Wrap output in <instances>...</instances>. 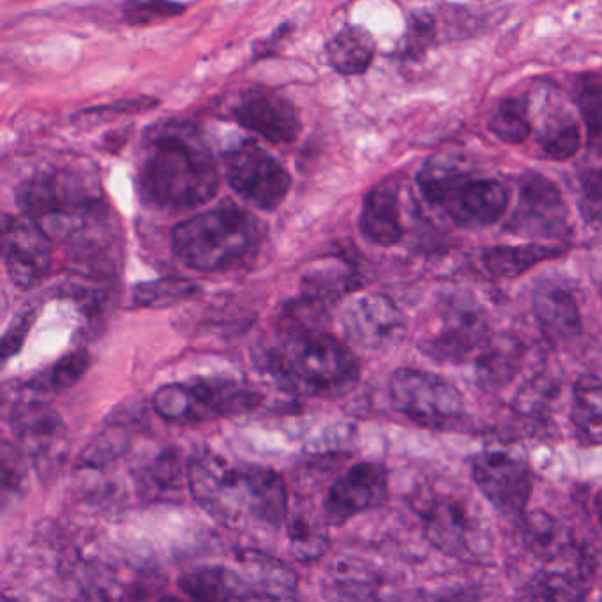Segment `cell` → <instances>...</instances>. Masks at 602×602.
Returning a JSON list of instances; mask_svg holds the SVG:
<instances>
[{
    "label": "cell",
    "mask_w": 602,
    "mask_h": 602,
    "mask_svg": "<svg viewBox=\"0 0 602 602\" xmlns=\"http://www.w3.org/2000/svg\"><path fill=\"white\" fill-rule=\"evenodd\" d=\"M186 482L195 502L224 527H280L288 513L285 481L269 468L201 451L187 462Z\"/></svg>",
    "instance_id": "obj_1"
},
{
    "label": "cell",
    "mask_w": 602,
    "mask_h": 602,
    "mask_svg": "<svg viewBox=\"0 0 602 602\" xmlns=\"http://www.w3.org/2000/svg\"><path fill=\"white\" fill-rule=\"evenodd\" d=\"M220 169L206 136L187 122L156 127L145 145L142 197L170 212L197 209L220 192Z\"/></svg>",
    "instance_id": "obj_2"
},
{
    "label": "cell",
    "mask_w": 602,
    "mask_h": 602,
    "mask_svg": "<svg viewBox=\"0 0 602 602\" xmlns=\"http://www.w3.org/2000/svg\"><path fill=\"white\" fill-rule=\"evenodd\" d=\"M20 209L53 241L71 244L76 255L110 248V221L98 181L73 169L39 172L19 189Z\"/></svg>",
    "instance_id": "obj_3"
},
{
    "label": "cell",
    "mask_w": 602,
    "mask_h": 602,
    "mask_svg": "<svg viewBox=\"0 0 602 602\" xmlns=\"http://www.w3.org/2000/svg\"><path fill=\"white\" fill-rule=\"evenodd\" d=\"M269 371L281 388L309 397H340L359 380V363L322 322L285 314L280 340L269 352Z\"/></svg>",
    "instance_id": "obj_4"
},
{
    "label": "cell",
    "mask_w": 602,
    "mask_h": 602,
    "mask_svg": "<svg viewBox=\"0 0 602 602\" xmlns=\"http://www.w3.org/2000/svg\"><path fill=\"white\" fill-rule=\"evenodd\" d=\"M258 237L257 220L248 210L221 206L177 224L172 248L184 266L212 274L246 262L257 249Z\"/></svg>",
    "instance_id": "obj_5"
},
{
    "label": "cell",
    "mask_w": 602,
    "mask_h": 602,
    "mask_svg": "<svg viewBox=\"0 0 602 602\" xmlns=\"http://www.w3.org/2000/svg\"><path fill=\"white\" fill-rule=\"evenodd\" d=\"M159 417L179 425L243 416L262 403V394L232 379H195L169 383L155 394Z\"/></svg>",
    "instance_id": "obj_6"
},
{
    "label": "cell",
    "mask_w": 602,
    "mask_h": 602,
    "mask_svg": "<svg viewBox=\"0 0 602 602\" xmlns=\"http://www.w3.org/2000/svg\"><path fill=\"white\" fill-rule=\"evenodd\" d=\"M389 396L402 416L428 430H454L465 417V400L458 389L444 377L425 369L394 371Z\"/></svg>",
    "instance_id": "obj_7"
},
{
    "label": "cell",
    "mask_w": 602,
    "mask_h": 602,
    "mask_svg": "<svg viewBox=\"0 0 602 602\" xmlns=\"http://www.w3.org/2000/svg\"><path fill=\"white\" fill-rule=\"evenodd\" d=\"M488 315L467 292L445 295L437 325L420 341V351L440 363H462L488 346Z\"/></svg>",
    "instance_id": "obj_8"
},
{
    "label": "cell",
    "mask_w": 602,
    "mask_h": 602,
    "mask_svg": "<svg viewBox=\"0 0 602 602\" xmlns=\"http://www.w3.org/2000/svg\"><path fill=\"white\" fill-rule=\"evenodd\" d=\"M224 169L232 189L258 209H278L292 187L285 167L257 142L244 140L224 152Z\"/></svg>",
    "instance_id": "obj_9"
},
{
    "label": "cell",
    "mask_w": 602,
    "mask_h": 602,
    "mask_svg": "<svg viewBox=\"0 0 602 602\" xmlns=\"http://www.w3.org/2000/svg\"><path fill=\"white\" fill-rule=\"evenodd\" d=\"M505 230L518 237L555 241L570 234L569 207L561 189L541 173H525L519 181L518 204Z\"/></svg>",
    "instance_id": "obj_10"
},
{
    "label": "cell",
    "mask_w": 602,
    "mask_h": 602,
    "mask_svg": "<svg viewBox=\"0 0 602 602\" xmlns=\"http://www.w3.org/2000/svg\"><path fill=\"white\" fill-rule=\"evenodd\" d=\"M53 238L33 218L5 214L2 220V257L14 285L33 290L52 271Z\"/></svg>",
    "instance_id": "obj_11"
},
{
    "label": "cell",
    "mask_w": 602,
    "mask_h": 602,
    "mask_svg": "<svg viewBox=\"0 0 602 602\" xmlns=\"http://www.w3.org/2000/svg\"><path fill=\"white\" fill-rule=\"evenodd\" d=\"M422 521L428 541L445 555L459 561L486 556L484 530L463 500L451 495L434 496L422 514Z\"/></svg>",
    "instance_id": "obj_12"
},
{
    "label": "cell",
    "mask_w": 602,
    "mask_h": 602,
    "mask_svg": "<svg viewBox=\"0 0 602 602\" xmlns=\"http://www.w3.org/2000/svg\"><path fill=\"white\" fill-rule=\"evenodd\" d=\"M341 325L348 341L363 351H391L406 336L405 315L380 294L359 295L346 304Z\"/></svg>",
    "instance_id": "obj_13"
},
{
    "label": "cell",
    "mask_w": 602,
    "mask_h": 602,
    "mask_svg": "<svg viewBox=\"0 0 602 602\" xmlns=\"http://www.w3.org/2000/svg\"><path fill=\"white\" fill-rule=\"evenodd\" d=\"M474 482L500 514L521 516L532 496L533 474L507 453H482L471 462Z\"/></svg>",
    "instance_id": "obj_14"
},
{
    "label": "cell",
    "mask_w": 602,
    "mask_h": 602,
    "mask_svg": "<svg viewBox=\"0 0 602 602\" xmlns=\"http://www.w3.org/2000/svg\"><path fill=\"white\" fill-rule=\"evenodd\" d=\"M232 113L241 126L275 145L294 144L303 127L294 105L266 87L244 90Z\"/></svg>",
    "instance_id": "obj_15"
},
{
    "label": "cell",
    "mask_w": 602,
    "mask_h": 602,
    "mask_svg": "<svg viewBox=\"0 0 602 602\" xmlns=\"http://www.w3.org/2000/svg\"><path fill=\"white\" fill-rule=\"evenodd\" d=\"M388 496V471L379 463H357L337 477L325 499L328 524L340 527L373 509Z\"/></svg>",
    "instance_id": "obj_16"
},
{
    "label": "cell",
    "mask_w": 602,
    "mask_h": 602,
    "mask_svg": "<svg viewBox=\"0 0 602 602\" xmlns=\"http://www.w3.org/2000/svg\"><path fill=\"white\" fill-rule=\"evenodd\" d=\"M509 200L505 184L493 179H471L465 173L440 209L463 229H484L504 218Z\"/></svg>",
    "instance_id": "obj_17"
},
{
    "label": "cell",
    "mask_w": 602,
    "mask_h": 602,
    "mask_svg": "<svg viewBox=\"0 0 602 602\" xmlns=\"http://www.w3.org/2000/svg\"><path fill=\"white\" fill-rule=\"evenodd\" d=\"M533 315L544 336L553 345H569L583 332L575 294L564 286L546 285L537 290Z\"/></svg>",
    "instance_id": "obj_18"
},
{
    "label": "cell",
    "mask_w": 602,
    "mask_h": 602,
    "mask_svg": "<svg viewBox=\"0 0 602 602\" xmlns=\"http://www.w3.org/2000/svg\"><path fill=\"white\" fill-rule=\"evenodd\" d=\"M359 226L369 243L382 248H391L402 241L405 226L396 184L385 181L366 195Z\"/></svg>",
    "instance_id": "obj_19"
},
{
    "label": "cell",
    "mask_w": 602,
    "mask_h": 602,
    "mask_svg": "<svg viewBox=\"0 0 602 602\" xmlns=\"http://www.w3.org/2000/svg\"><path fill=\"white\" fill-rule=\"evenodd\" d=\"M179 589L183 590L187 598L198 601L260 599L251 581L243 573L223 565H207L187 570L179 578Z\"/></svg>",
    "instance_id": "obj_20"
},
{
    "label": "cell",
    "mask_w": 602,
    "mask_h": 602,
    "mask_svg": "<svg viewBox=\"0 0 602 602\" xmlns=\"http://www.w3.org/2000/svg\"><path fill=\"white\" fill-rule=\"evenodd\" d=\"M565 248L556 244H521V246H495L482 253V266L493 278L513 280L530 271L539 263L561 257Z\"/></svg>",
    "instance_id": "obj_21"
},
{
    "label": "cell",
    "mask_w": 602,
    "mask_h": 602,
    "mask_svg": "<svg viewBox=\"0 0 602 602\" xmlns=\"http://www.w3.org/2000/svg\"><path fill=\"white\" fill-rule=\"evenodd\" d=\"M10 422L14 434L38 451L50 447L66 431L61 417L42 403H20L11 411Z\"/></svg>",
    "instance_id": "obj_22"
},
{
    "label": "cell",
    "mask_w": 602,
    "mask_h": 602,
    "mask_svg": "<svg viewBox=\"0 0 602 602\" xmlns=\"http://www.w3.org/2000/svg\"><path fill=\"white\" fill-rule=\"evenodd\" d=\"M241 564L260 599H292L297 592L294 570L260 551H244Z\"/></svg>",
    "instance_id": "obj_23"
},
{
    "label": "cell",
    "mask_w": 602,
    "mask_h": 602,
    "mask_svg": "<svg viewBox=\"0 0 602 602\" xmlns=\"http://www.w3.org/2000/svg\"><path fill=\"white\" fill-rule=\"evenodd\" d=\"M329 64L345 76L363 75L374 59V39L357 25H346L325 47Z\"/></svg>",
    "instance_id": "obj_24"
},
{
    "label": "cell",
    "mask_w": 602,
    "mask_h": 602,
    "mask_svg": "<svg viewBox=\"0 0 602 602\" xmlns=\"http://www.w3.org/2000/svg\"><path fill=\"white\" fill-rule=\"evenodd\" d=\"M570 420L585 444L602 445V382L595 374L576 380Z\"/></svg>",
    "instance_id": "obj_25"
},
{
    "label": "cell",
    "mask_w": 602,
    "mask_h": 602,
    "mask_svg": "<svg viewBox=\"0 0 602 602\" xmlns=\"http://www.w3.org/2000/svg\"><path fill=\"white\" fill-rule=\"evenodd\" d=\"M303 283L304 297L328 308L329 303H336L343 295L359 288L360 274L354 263L337 258L329 266L320 267L317 271L304 275Z\"/></svg>",
    "instance_id": "obj_26"
},
{
    "label": "cell",
    "mask_w": 602,
    "mask_h": 602,
    "mask_svg": "<svg viewBox=\"0 0 602 602\" xmlns=\"http://www.w3.org/2000/svg\"><path fill=\"white\" fill-rule=\"evenodd\" d=\"M537 142L551 159L575 158L581 149V130L573 113L558 110L551 113L546 121H542L541 130L537 133Z\"/></svg>",
    "instance_id": "obj_27"
},
{
    "label": "cell",
    "mask_w": 602,
    "mask_h": 602,
    "mask_svg": "<svg viewBox=\"0 0 602 602\" xmlns=\"http://www.w3.org/2000/svg\"><path fill=\"white\" fill-rule=\"evenodd\" d=\"M90 366V355L87 351L73 352V354L57 360L56 365L36 374L27 389L34 394H61L67 389L75 388L79 380L84 379Z\"/></svg>",
    "instance_id": "obj_28"
},
{
    "label": "cell",
    "mask_w": 602,
    "mask_h": 602,
    "mask_svg": "<svg viewBox=\"0 0 602 602\" xmlns=\"http://www.w3.org/2000/svg\"><path fill=\"white\" fill-rule=\"evenodd\" d=\"M200 286L195 281L184 278H161L145 281L133 290V300L140 308H169L173 304L184 303L200 294Z\"/></svg>",
    "instance_id": "obj_29"
},
{
    "label": "cell",
    "mask_w": 602,
    "mask_h": 602,
    "mask_svg": "<svg viewBox=\"0 0 602 602\" xmlns=\"http://www.w3.org/2000/svg\"><path fill=\"white\" fill-rule=\"evenodd\" d=\"M490 132L509 145L524 144L532 132L528 119V103L524 98H509L500 101L488 121Z\"/></svg>",
    "instance_id": "obj_30"
},
{
    "label": "cell",
    "mask_w": 602,
    "mask_h": 602,
    "mask_svg": "<svg viewBox=\"0 0 602 602\" xmlns=\"http://www.w3.org/2000/svg\"><path fill=\"white\" fill-rule=\"evenodd\" d=\"M576 99L587 126L590 152L602 158V75L579 78Z\"/></svg>",
    "instance_id": "obj_31"
},
{
    "label": "cell",
    "mask_w": 602,
    "mask_h": 602,
    "mask_svg": "<svg viewBox=\"0 0 602 602\" xmlns=\"http://www.w3.org/2000/svg\"><path fill=\"white\" fill-rule=\"evenodd\" d=\"M525 537L528 548L539 556H556L564 548L561 525L544 511H533L525 516Z\"/></svg>",
    "instance_id": "obj_32"
},
{
    "label": "cell",
    "mask_w": 602,
    "mask_h": 602,
    "mask_svg": "<svg viewBox=\"0 0 602 602\" xmlns=\"http://www.w3.org/2000/svg\"><path fill=\"white\" fill-rule=\"evenodd\" d=\"M587 593L583 578L573 573H544L533 579L530 598L532 599H581Z\"/></svg>",
    "instance_id": "obj_33"
},
{
    "label": "cell",
    "mask_w": 602,
    "mask_h": 602,
    "mask_svg": "<svg viewBox=\"0 0 602 602\" xmlns=\"http://www.w3.org/2000/svg\"><path fill=\"white\" fill-rule=\"evenodd\" d=\"M184 10H186V5L173 2V0H126L124 20L130 25L140 27V25H150L161 22V20L173 19Z\"/></svg>",
    "instance_id": "obj_34"
},
{
    "label": "cell",
    "mask_w": 602,
    "mask_h": 602,
    "mask_svg": "<svg viewBox=\"0 0 602 602\" xmlns=\"http://www.w3.org/2000/svg\"><path fill=\"white\" fill-rule=\"evenodd\" d=\"M434 36V22L430 14L414 13L408 20L405 41H403V56L419 57L430 48Z\"/></svg>",
    "instance_id": "obj_35"
},
{
    "label": "cell",
    "mask_w": 602,
    "mask_h": 602,
    "mask_svg": "<svg viewBox=\"0 0 602 602\" xmlns=\"http://www.w3.org/2000/svg\"><path fill=\"white\" fill-rule=\"evenodd\" d=\"M290 539H292L294 553L299 558H317L322 555L325 542H328L322 533L317 532L304 519H295L294 524L290 525Z\"/></svg>",
    "instance_id": "obj_36"
},
{
    "label": "cell",
    "mask_w": 602,
    "mask_h": 602,
    "mask_svg": "<svg viewBox=\"0 0 602 602\" xmlns=\"http://www.w3.org/2000/svg\"><path fill=\"white\" fill-rule=\"evenodd\" d=\"M25 468L24 459L14 451L10 442H4L2 449V495L4 504H8L11 495H16L24 488Z\"/></svg>",
    "instance_id": "obj_37"
},
{
    "label": "cell",
    "mask_w": 602,
    "mask_h": 602,
    "mask_svg": "<svg viewBox=\"0 0 602 602\" xmlns=\"http://www.w3.org/2000/svg\"><path fill=\"white\" fill-rule=\"evenodd\" d=\"M579 209L585 220L602 226V169L590 175L589 181L585 183Z\"/></svg>",
    "instance_id": "obj_38"
},
{
    "label": "cell",
    "mask_w": 602,
    "mask_h": 602,
    "mask_svg": "<svg viewBox=\"0 0 602 602\" xmlns=\"http://www.w3.org/2000/svg\"><path fill=\"white\" fill-rule=\"evenodd\" d=\"M34 315L25 311L22 317L13 323V328L5 332L4 341H2V352H4V360L10 359L14 352H19L20 346L24 343L25 334L33 323Z\"/></svg>",
    "instance_id": "obj_39"
},
{
    "label": "cell",
    "mask_w": 602,
    "mask_h": 602,
    "mask_svg": "<svg viewBox=\"0 0 602 602\" xmlns=\"http://www.w3.org/2000/svg\"><path fill=\"white\" fill-rule=\"evenodd\" d=\"M593 509H595V514H598V521L602 528V490L599 491L598 495H595V500H593Z\"/></svg>",
    "instance_id": "obj_40"
}]
</instances>
